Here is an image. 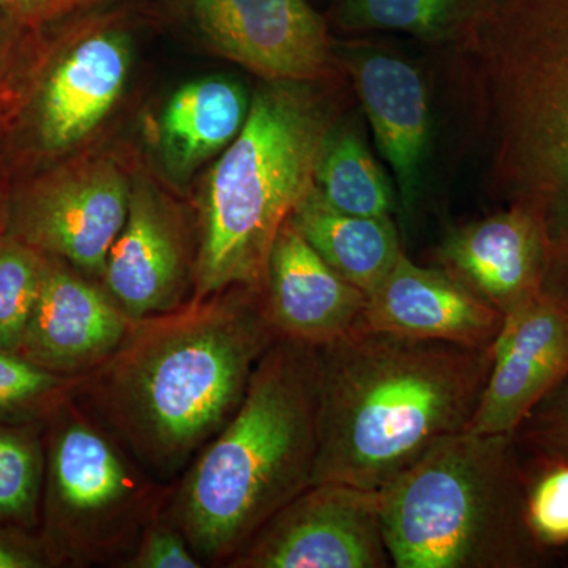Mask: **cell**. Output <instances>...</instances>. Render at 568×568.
Listing matches in <instances>:
<instances>
[{
  "label": "cell",
  "instance_id": "obj_1",
  "mask_svg": "<svg viewBox=\"0 0 568 568\" xmlns=\"http://www.w3.org/2000/svg\"><path fill=\"white\" fill-rule=\"evenodd\" d=\"M280 336L263 287L234 286L133 321L73 399L155 480L181 474L233 418Z\"/></svg>",
  "mask_w": 568,
  "mask_h": 568
},
{
  "label": "cell",
  "instance_id": "obj_2",
  "mask_svg": "<svg viewBox=\"0 0 568 568\" xmlns=\"http://www.w3.org/2000/svg\"><path fill=\"white\" fill-rule=\"evenodd\" d=\"M491 347L366 328L317 347L313 484L381 491L437 443L466 432L487 386Z\"/></svg>",
  "mask_w": 568,
  "mask_h": 568
},
{
  "label": "cell",
  "instance_id": "obj_3",
  "mask_svg": "<svg viewBox=\"0 0 568 568\" xmlns=\"http://www.w3.org/2000/svg\"><path fill=\"white\" fill-rule=\"evenodd\" d=\"M452 48L493 192L540 216L568 276V0H496Z\"/></svg>",
  "mask_w": 568,
  "mask_h": 568
},
{
  "label": "cell",
  "instance_id": "obj_4",
  "mask_svg": "<svg viewBox=\"0 0 568 568\" xmlns=\"http://www.w3.org/2000/svg\"><path fill=\"white\" fill-rule=\"evenodd\" d=\"M317 416L320 349L276 339L233 418L186 467L163 511L204 566H226L313 485Z\"/></svg>",
  "mask_w": 568,
  "mask_h": 568
},
{
  "label": "cell",
  "instance_id": "obj_5",
  "mask_svg": "<svg viewBox=\"0 0 568 568\" xmlns=\"http://www.w3.org/2000/svg\"><path fill=\"white\" fill-rule=\"evenodd\" d=\"M317 81H265L241 133L205 182L193 297L263 287L268 254L291 213L315 185L324 142L342 118Z\"/></svg>",
  "mask_w": 568,
  "mask_h": 568
},
{
  "label": "cell",
  "instance_id": "obj_6",
  "mask_svg": "<svg viewBox=\"0 0 568 568\" xmlns=\"http://www.w3.org/2000/svg\"><path fill=\"white\" fill-rule=\"evenodd\" d=\"M528 469L514 435L446 437L381 489L395 568H537L555 560L526 511Z\"/></svg>",
  "mask_w": 568,
  "mask_h": 568
},
{
  "label": "cell",
  "instance_id": "obj_7",
  "mask_svg": "<svg viewBox=\"0 0 568 568\" xmlns=\"http://www.w3.org/2000/svg\"><path fill=\"white\" fill-rule=\"evenodd\" d=\"M132 51L112 18L29 29L0 88V156L14 181L73 156L102 125L125 91Z\"/></svg>",
  "mask_w": 568,
  "mask_h": 568
},
{
  "label": "cell",
  "instance_id": "obj_8",
  "mask_svg": "<svg viewBox=\"0 0 568 568\" xmlns=\"http://www.w3.org/2000/svg\"><path fill=\"white\" fill-rule=\"evenodd\" d=\"M168 500L73 396L48 417L40 540L52 566L122 567Z\"/></svg>",
  "mask_w": 568,
  "mask_h": 568
},
{
  "label": "cell",
  "instance_id": "obj_9",
  "mask_svg": "<svg viewBox=\"0 0 568 568\" xmlns=\"http://www.w3.org/2000/svg\"><path fill=\"white\" fill-rule=\"evenodd\" d=\"M132 185L111 156H69L14 182L9 235L102 278L129 215Z\"/></svg>",
  "mask_w": 568,
  "mask_h": 568
},
{
  "label": "cell",
  "instance_id": "obj_10",
  "mask_svg": "<svg viewBox=\"0 0 568 568\" xmlns=\"http://www.w3.org/2000/svg\"><path fill=\"white\" fill-rule=\"evenodd\" d=\"M227 568H388L381 491L310 485L257 530Z\"/></svg>",
  "mask_w": 568,
  "mask_h": 568
},
{
  "label": "cell",
  "instance_id": "obj_11",
  "mask_svg": "<svg viewBox=\"0 0 568 568\" xmlns=\"http://www.w3.org/2000/svg\"><path fill=\"white\" fill-rule=\"evenodd\" d=\"M377 151L394 173L403 220L410 223L425 194L435 138L432 91L422 69L399 52L365 41L334 44Z\"/></svg>",
  "mask_w": 568,
  "mask_h": 568
},
{
  "label": "cell",
  "instance_id": "obj_12",
  "mask_svg": "<svg viewBox=\"0 0 568 568\" xmlns=\"http://www.w3.org/2000/svg\"><path fill=\"white\" fill-rule=\"evenodd\" d=\"M568 376V293L547 286L504 316L484 395L466 432L514 435Z\"/></svg>",
  "mask_w": 568,
  "mask_h": 568
},
{
  "label": "cell",
  "instance_id": "obj_13",
  "mask_svg": "<svg viewBox=\"0 0 568 568\" xmlns=\"http://www.w3.org/2000/svg\"><path fill=\"white\" fill-rule=\"evenodd\" d=\"M205 40L264 81H323L334 43L306 0H193Z\"/></svg>",
  "mask_w": 568,
  "mask_h": 568
},
{
  "label": "cell",
  "instance_id": "obj_14",
  "mask_svg": "<svg viewBox=\"0 0 568 568\" xmlns=\"http://www.w3.org/2000/svg\"><path fill=\"white\" fill-rule=\"evenodd\" d=\"M103 290L132 321L173 312L194 284L181 215L149 182H134L129 215L108 253Z\"/></svg>",
  "mask_w": 568,
  "mask_h": 568
},
{
  "label": "cell",
  "instance_id": "obj_15",
  "mask_svg": "<svg viewBox=\"0 0 568 568\" xmlns=\"http://www.w3.org/2000/svg\"><path fill=\"white\" fill-rule=\"evenodd\" d=\"M132 323L106 291L44 254L39 295L18 354L58 375L81 377L118 349Z\"/></svg>",
  "mask_w": 568,
  "mask_h": 568
},
{
  "label": "cell",
  "instance_id": "obj_16",
  "mask_svg": "<svg viewBox=\"0 0 568 568\" xmlns=\"http://www.w3.org/2000/svg\"><path fill=\"white\" fill-rule=\"evenodd\" d=\"M443 271L504 316L548 286L551 250L540 216L525 205L455 227L437 250Z\"/></svg>",
  "mask_w": 568,
  "mask_h": 568
},
{
  "label": "cell",
  "instance_id": "obj_17",
  "mask_svg": "<svg viewBox=\"0 0 568 568\" xmlns=\"http://www.w3.org/2000/svg\"><path fill=\"white\" fill-rule=\"evenodd\" d=\"M504 315L439 268L403 252L390 274L366 295L357 328L476 349L495 345Z\"/></svg>",
  "mask_w": 568,
  "mask_h": 568
},
{
  "label": "cell",
  "instance_id": "obj_18",
  "mask_svg": "<svg viewBox=\"0 0 568 568\" xmlns=\"http://www.w3.org/2000/svg\"><path fill=\"white\" fill-rule=\"evenodd\" d=\"M263 301L280 338L321 347L357 328L366 294L325 263L287 220L268 254Z\"/></svg>",
  "mask_w": 568,
  "mask_h": 568
},
{
  "label": "cell",
  "instance_id": "obj_19",
  "mask_svg": "<svg viewBox=\"0 0 568 568\" xmlns=\"http://www.w3.org/2000/svg\"><path fill=\"white\" fill-rule=\"evenodd\" d=\"M250 103L244 85L227 78L182 85L160 119V152L168 173L183 181L224 151L241 133Z\"/></svg>",
  "mask_w": 568,
  "mask_h": 568
},
{
  "label": "cell",
  "instance_id": "obj_20",
  "mask_svg": "<svg viewBox=\"0 0 568 568\" xmlns=\"http://www.w3.org/2000/svg\"><path fill=\"white\" fill-rule=\"evenodd\" d=\"M290 222L343 278L366 295L384 282L402 256L394 216H358L335 209L315 185Z\"/></svg>",
  "mask_w": 568,
  "mask_h": 568
},
{
  "label": "cell",
  "instance_id": "obj_21",
  "mask_svg": "<svg viewBox=\"0 0 568 568\" xmlns=\"http://www.w3.org/2000/svg\"><path fill=\"white\" fill-rule=\"evenodd\" d=\"M357 119L335 123L317 163L315 186L328 204L358 216H392L398 196L366 145Z\"/></svg>",
  "mask_w": 568,
  "mask_h": 568
},
{
  "label": "cell",
  "instance_id": "obj_22",
  "mask_svg": "<svg viewBox=\"0 0 568 568\" xmlns=\"http://www.w3.org/2000/svg\"><path fill=\"white\" fill-rule=\"evenodd\" d=\"M496 0H336L334 20L347 32L405 33L433 44H454Z\"/></svg>",
  "mask_w": 568,
  "mask_h": 568
},
{
  "label": "cell",
  "instance_id": "obj_23",
  "mask_svg": "<svg viewBox=\"0 0 568 568\" xmlns=\"http://www.w3.org/2000/svg\"><path fill=\"white\" fill-rule=\"evenodd\" d=\"M44 424H0V526H40L44 484Z\"/></svg>",
  "mask_w": 568,
  "mask_h": 568
},
{
  "label": "cell",
  "instance_id": "obj_24",
  "mask_svg": "<svg viewBox=\"0 0 568 568\" xmlns=\"http://www.w3.org/2000/svg\"><path fill=\"white\" fill-rule=\"evenodd\" d=\"M78 379L0 349V424L47 422L55 407L73 396Z\"/></svg>",
  "mask_w": 568,
  "mask_h": 568
},
{
  "label": "cell",
  "instance_id": "obj_25",
  "mask_svg": "<svg viewBox=\"0 0 568 568\" xmlns=\"http://www.w3.org/2000/svg\"><path fill=\"white\" fill-rule=\"evenodd\" d=\"M44 254L18 239L0 241V349L18 354L39 295Z\"/></svg>",
  "mask_w": 568,
  "mask_h": 568
},
{
  "label": "cell",
  "instance_id": "obj_26",
  "mask_svg": "<svg viewBox=\"0 0 568 568\" xmlns=\"http://www.w3.org/2000/svg\"><path fill=\"white\" fill-rule=\"evenodd\" d=\"M525 459L530 530L540 545L556 552L568 547V462Z\"/></svg>",
  "mask_w": 568,
  "mask_h": 568
},
{
  "label": "cell",
  "instance_id": "obj_27",
  "mask_svg": "<svg viewBox=\"0 0 568 568\" xmlns=\"http://www.w3.org/2000/svg\"><path fill=\"white\" fill-rule=\"evenodd\" d=\"M514 436L526 458L568 462V376L532 407Z\"/></svg>",
  "mask_w": 568,
  "mask_h": 568
},
{
  "label": "cell",
  "instance_id": "obj_28",
  "mask_svg": "<svg viewBox=\"0 0 568 568\" xmlns=\"http://www.w3.org/2000/svg\"><path fill=\"white\" fill-rule=\"evenodd\" d=\"M126 568H201L204 564L194 555L185 536L160 517L142 534L140 544L129 559Z\"/></svg>",
  "mask_w": 568,
  "mask_h": 568
},
{
  "label": "cell",
  "instance_id": "obj_29",
  "mask_svg": "<svg viewBox=\"0 0 568 568\" xmlns=\"http://www.w3.org/2000/svg\"><path fill=\"white\" fill-rule=\"evenodd\" d=\"M111 0H0V11L28 29L82 17Z\"/></svg>",
  "mask_w": 568,
  "mask_h": 568
},
{
  "label": "cell",
  "instance_id": "obj_30",
  "mask_svg": "<svg viewBox=\"0 0 568 568\" xmlns=\"http://www.w3.org/2000/svg\"><path fill=\"white\" fill-rule=\"evenodd\" d=\"M52 562L40 537L29 536L28 530L0 526V568H41Z\"/></svg>",
  "mask_w": 568,
  "mask_h": 568
},
{
  "label": "cell",
  "instance_id": "obj_31",
  "mask_svg": "<svg viewBox=\"0 0 568 568\" xmlns=\"http://www.w3.org/2000/svg\"><path fill=\"white\" fill-rule=\"evenodd\" d=\"M28 31V28L0 11V88H2L7 74L10 73L11 65H13L14 58L20 51L22 40Z\"/></svg>",
  "mask_w": 568,
  "mask_h": 568
},
{
  "label": "cell",
  "instance_id": "obj_32",
  "mask_svg": "<svg viewBox=\"0 0 568 568\" xmlns=\"http://www.w3.org/2000/svg\"><path fill=\"white\" fill-rule=\"evenodd\" d=\"M10 179H13V175L0 156V241L9 235L11 197L14 189V183L11 185Z\"/></svg>",
  "mask_w": 568,
  "mask_h": 568
}]
</instances>
